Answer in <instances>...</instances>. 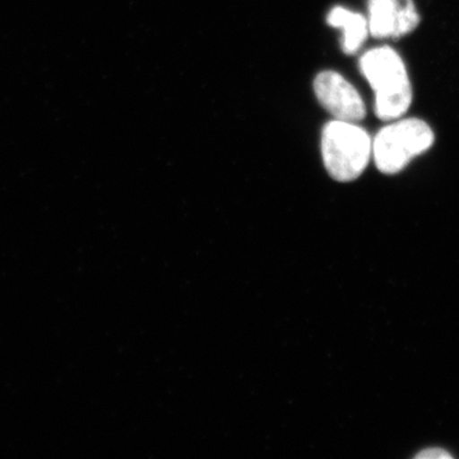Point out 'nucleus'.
<instances>
[{"label": "nucleus", "instance_id": "obj_1", "mask_svg": "<svg viewBox=\"0 0 459 459\" xmlns=\"http://www.w3.org/2000/svg\"><path fill=\"white\" fill-rule=\"evenodd\" d=\"M362 74L376 93V114L379 119H398L412 102V87L403 60L389 47L377 48L360 59Z\"/></svg>", "mask_w": 459, "mask_h": 459}, {"label": "nucleus", "instance_id": "obj_2", "mask_svg": "<svg viewBox=\"0 0 459 459\" xmlns=\"http://www.w3.org/2000/svg\"><path fill=\"white\" fill-rule=\"evenodd\" d=\"M373 143L355 123L333 120L322 133V157L328 174L340 183L358 179L369 164Z\"/></svg>", "mask_w": 459, "mask_h": 459}, {"label": "nucleus", "instance_id": "obj_3", "mask_svg": "<svg viewBox=\"0 0 459 459\" xmlns=\"http://www.w3.org/2000/svg\"><path fill=\"white\" fill-rule=\"evenodd\" d=\"M434 133L420 119L400 120L377 133L373 143L377 168L383 174H397L434 144Z\"/></svg>", "mask_w": 459, "mask_h": 459}, {"label": "nucleus", "instance_id": "obj_4", "mask_svg": "<svg viewBox=\"0 0 459 459\" xmlns=\"http://www.w3.org/2000/svg\"><path fill=\"white\" fill-rule=\"evenodd\" d=\"M316 98L337 120L358 123L367 114L360 93L337 72H322L314 82Z\"/></svg>", "mask_w": 459, "mask_h": 459}, {"label": "nucleus", "instance_id": "obj_5", "mask_svg": "<svg viewBox=\"0 0 459 459\" xmlns=\"http://www.w3.org/2000/svg\"><path fill=\"white\" fill-rule=\"evenodd\" d=\"M412 0H369V32L377 39H400L418 27Z\"/></svg>", "mask_w": 459, "mask_h": 459}, {"label": "nucleus", "instance_id": "obj_6", "mask_svg": "<svg viewBox=\"0 0 459 459\" xmlns=\"http://www.w3.org/2000/svg\"><path fill=\"white\" fill-rule=\"evenodd\" d=\"M327 22L329 26L342 30V49L346 54H353L360 49L370 33L367 18L346 8L332 9Z\"/></svg>", "mask_w": 459, "mask_h": 459}, {"label": "nucleus", "instance_id": "obj_7", "mask_svg": "<svg viewBox=\"0 0 459 459\" xmlns=\"http://www.w3.org/2000/svg\"><path fill=\"white\" fill-rule=\"evenodd\" d=\"M416 458L419 459H442V458H453L451 453L444 451V449L430 448L425 449V451L420 452L416 455Z\"/></svg>", "mask_w": 459, "mask_h": 459}]
</instances>
